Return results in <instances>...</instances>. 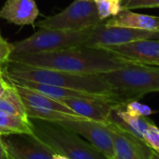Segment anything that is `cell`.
<instances>
[{
	"instance_id": "cell-1",
	"label": "cell",
	"mask_w": 159,
	"mask_h": 159,
	"mask_svg": "<svg viewBox=\"0 0 159 159\" xmlns=\"http://www.w3.org/2000/svg\"><path fill=\"white\" fill-rule=\"evenodd\" d=\"M9 62L80 74H102L135 64L104 48L84 45L53 52L12 53Z\"/></svg>"
},
{
	"instance_id": "cell-2",
	"label": "cell",
	"mask_w": 159,
	"mask_h": 159,
	"mask_svg": "<svg viewBox=\"0 0 159 159\" xmlns=\"http://www.w3.org/2000/svg\"><path fill=\"white\" fill-rule=\"evenodd\" d=\"M11 65L5 70V76L9 79L23 80L46 84L70 88L93 95L108 98L114 105L111 88L101 74H80L54 69L34 67L9 62ZM116 107V105H115Z\"/></svg>"
},
{
	"instance_id": "cell-3",
	"label": "cell",
	"mask_w": 159,
	"mask_h": 159,
	"mask_svg": "<svg viewBox=\"0 0 159 159\" xmlns=\"http://www.w3.org/2000/svg\"><path fill=\"white\" fill-rule=\"evenodd\" d=\"M111 88L116 106L159 92V66L131 64L101 74Z\"/></svg>"
},
{
	"instance_id": "cell-4",
	"label": "cell",
	"mask_w": 159,
	"mask_h": 159,
	"mask_svg": "<svg viewBox=\"0 0 159 159\" xmlns=\"http://www.w3.org/2000/svg\"><path fill=\"white\" fill-rule=\"evenodd\" d=\"M30 119V118H29ZM32 135L42 144L68 159H107L91 143L57 123L30 119Z\"/></svg>"
},
{
	"instance_id": "cell-5",
	"label": "cell",
	"mask_w": 159,
	"mask_h": 159,
	"mask_svg": "<svg viewBox=\"0 0 159 159\" xmlns=\"http://www.w3.org/2000/svg\"><path fill=\"white\" fill-rule=\"evenodd\" d=\"M92 28L83 31L42 29L25 39L11 43L13 49L12 53L53 52L66 48L85 45Z\"/></svg>"
},
{
	"instance_id": "cell-6",
	"label": "cell",
	"mask_w": 159,
	"mask_h": 159,
	"mask_svg": "<svg viewBox=\"0 0 159 159\" xmlns=\"http://www.w3.org/2000/svg\"><path fill=\"white\" fill-rule=\"evenodd\" d=\"M101 23L95 1L75 0L63 11L39 21L38 26L41 29L83 31Z\"/></svg>"
},
{
	"instance_id": "cell-7",
	"label": "cell",
	"mask_w": 159,
	"mask_h": 159,
	"mask_svg": "<svg viewBox=\"0 0 159 159\" xmlns=\"http://www.w3.org/2000/svg\"><path fill=\"white\" fill-rule=\"evenodd\" d=\"M145 39H158L159 30L152 31L120 26H108L104 23H101L91 29L89 39L84 46L104 48Z\"/></svg>"
},
{
	"instance_id": "cell-8",
	"label": "cell",
	"mask_w": 159,
	"mask_h": 159,
	"mask_svg": "<svg viewBox=\"0 0 159 159\" xmlns=\"http://www.w3.org/2000/svg\"><path fill=\"white\" fill-rule=\"evenodd\" d=\"M57 124L87 139L107 159H114L113 141L108 123L84 119L58 122Z\"/></svg>"
},
{
	"instance_id": "cell-9",
	"label": "cell",
	"mask_w": 159,
	"mask_h": 159,
	"mask_svg": "<svg viewBox=\"0 0 159 159\" xmlns=\"http://www.w3.org/2000/svg\"><path fill=\"white\" fill-rule=\"evenodd\" d=\"M8 159H52L54 152L33 135L0 136Z\"/></svg>"
},
{
	"instance_id": "cell-10",
	"label": "cell",
	"mask_w": 159,
	"mask_h": 159,
	"mask_svg": "<svg viewBox=\"0 0 159 159\" xmlns=\"http://www.w3.org/2000/svg\"><path fill=\"white\" fill-rule=\"evenodd\" d=\"M104 49L135 64L159 66V39H138Z\"/></svg>"
},
{
	"instance_id": "cell-11",
	"label": "cell",
	"mask_w": 159,
	"mask_h": 159,
	"mask_svg": "<svg viewBox=\"0 0 159 159\" xmlns=\"http://www.w3.org/2000/svg\"><path fill=\"white\" fill-rule=\"evenodd\" d=\"M114 148V159H151L152 150L146 142L116 125L108 123Z\"/></svg>"
},
{
	"instance_id": "cell-12",
	"label": "cell",
	"mask_w": 159,
	"mask_h": 159,
	"mask_svg": "<svg viewBox=\"0 0 159 159\" xmlns=\"http://www.w3.org/2000/svg\"><path fill=\"white\" fill-rule=\"evenodd\" d=\"M76 114L87 120L107 123L111 111L115 105L107 98H65L59 100Z\"/></svg>"
},
{
	"instance_id": "cell-13",
	"label": "cell",
	"mask_w": 159,
	"mask_h": 159,
	"mask_svg": "<svg viewBox=\"0 0 159 159\" xmlns=\"http://www.w3.org/2000/svg\"><path fill=\"white\" fill-rule=\"evenodd\" d=\"M39 14L35 0H7L0 10V18L17 25H30Z\"/></svg>"
},
{
	"instance_id": "cell-14",
	"label": "cell",
	"mask_w": 159,
	"mask_h": 159,
	"mask_svg": "<svg viewBox=\"0 0 159 159\" xmlns=\"http://www.w3.org/2000/svg\"><path fill=\"white\" fill-rule=\"evenodd\" d=\"M105 25L108 26L156 31L159 30V17L133 12L132 10L122 9L117 15L111 17Z\"/></svg>"
},
{
	"instance_id": "cell-15",
	"label": "cell",
	"mask_w": 159,
	"mask_h": 159,
	"mask_svg": "<svg viewBox=\"0 0 159 159\" xmlns=\"http://www.w3.org/2000/svg\"><path fill=\"white\" fill-rule=\"evenodd\" d=\"M32 135V123L28 117L0 111V136Z\"/></svg>"
},
{
	"instance_id": "cell-16",
	"label": "cell",
	"mask_w": 159,
	"mask_h": 159,
	"mask_svg": "<svg viewBox=\"0 0 159 159\" xmlns=\"http://www.w3.org/2000/svg\"><path fill=\"white\" fill-rule=\"evenodd\" d=\"M0 111L28 117L24 102L11 83L5 88L3 95L0 98Z\"/></svg>"
},
{
	"instance_id": "cell-17",
	"label": "cell",
	"mask_w": 159,
	"mask_h": 159,
	"mask_svg": "<svg viewBox=\"0 0 159 159\" xmlns=\"http://www.w3.org/2000/svg\"><path fill=\"white\" fill-rule=\"evenodd\" d=\"M96 6L101 21L117 15L122 11V0H97Z\"/></svg>"
},
{
	"instance_id": "cell-18",
	"label": "cell",
	"mask_w": 159,
	"mask_h": 159,
	"mask_svg": "<svg viewBox=\"0 0 159 159\" xmlns=\"http://www.w3.org/2000/svg\"><path fill=\"white\" fill-rule=\"evenodd\" d=\"M142 139L154 152L159 153V127L151 123L143 133Z\"/></svg>"
},
{
	"instance_id": "cell-19",
	"label": "cell",
	"mask_w": 159,
	"mask_h": 159,
	"mask_svg": "<svg viewBox=\"0 0 159 159\" xmlns=\"http://www.w3.org/2000/svg\"><path fill=\"white\" fill-rule=\"evenodd\" d=\"M124 110L130 113L131 115L135 116H142V117H148L149 115L153 113V111L147 105L142 104L139 102L138 100H133L125 105L123 106Z\"/></svg>"
},
{
	"instance_id": "cell-20",
	"label": "cell",
	"mask_w": 159,
	"mask_h": 159,
	"mask_svg": "<svg viewBox=\"0 0 159 159\" xmlns=\"http://www.w3.org/2000/svg\"><path fill=\"white\" fill-rule=\"evenodd\" d=\"M122 8L126 10L159 8V0H125Z\"/></svg>"
},
{
	"instance_id": "cell-21",
	"label": "cell",
	"mask_w": 159,
	"mask_h": 159,
	"mask_svg": "<svg viewBox=\"0 0 159 159\" xmlns=\"http://www.w3.org/2000/svg\"><path fill=\"white\" fill-rule=\"evenodd\" d=\"M12 52V44L5 40L2 36L0 37V67H2L3 65L7 64L10 61Z\"/></svg>"
},
{
	"instance_id": "cell-22",
	"label": "cell",
	"mask_w": 159,
	"mask_h": 159,
	"mask_svg": "<svg viewBox=\"0 0 159 159\" xmlns=\"http://www.w3.org/2000/svg\"><path fill=\"white\" fill-rule=\"evenodd\" d=\"M10 84V82L5 79V74L3 73L2 67H0V88H5Z\"/></svg>"
},
{
	"instance_id": "cell-23",
	"label": "cell",
	"mask_w": 159,
	"mask_h": 159,
	"mask_svg": "<svg viewBox=\"0 0 159 159\" xmlns=\"http://www.w3.org/2000/svg\"><path fill=\"white\" fill-rule=\"evenodd\" d=\"M0 159H8L5 150H4V147L1 143V140H0Z\"/></svg>"
},
{
	"instance_id": "cell-24",
	"label": "cell",
	"mask_w": 159,
	"mask_h": 159,
	"mask_svg": "<svg viewBox=\"0 0 159 159\" xmlns=\"http://www.w3.org/2000/svg\"><path fill=\"white\" fill-rule=\"evenodd\" d=\"M52 159H68V158L64 156V155H61V154H58V153H54L52 156Z\"/></svg>"
},
{
	"instance_id": "cell-25",
	"label": "cell",
	"mask_w": 159,
	"mask_h": 159,
	"mask_svg": "<svg viewBox=\"0 0 159 159\" xmlns=\"http://www.w3.org/2000/svg\"><path fill=\"white\" fill-rule=\"evenodd\" d=\"M151 159H159V153H158V152H154V151H152V157H151Z\"/></svg>"
},
{
	"instance_id": "cell-26",
	"label": "cell",
	"mask_w": 159,
	"mask_h": 159,
	"mask_svg": "<svg viewBox=\"0 0 159 159\" xmlns=\"http://www.w3.org/2000/svg\"><path fill=\"white\" fill-rule=\"evenodd\" d=\"M6 88V87H5ZM5 88H0V98H1V96L3 95V93H4V90H5Z\"/></svg>"
},
{
	"instance_id": "cell-27",
	"label": "cell",
	"mask_w": 159,
	"mask_h": 159,
	"mask_svg": "<svg viewBox=\"0 0 159 159\" xmlns=\"http://www.w3.org/2000/svg\"><path fill=\"white\" fill-rule=\"evenodd\" d=\"M91 1H97V0H91Z\"/></svg>"
},
{
	"instance_id": "cell-28",
	"label": "cell",
	"mask_w": 159,
	"mask_h": 159,
	"mask_svg": "<svg viewBox=\"0 0 159 159\" xmlns=\"http://www.w3.org/2000/svg\"><path fill=\"white\" fill-rule=\"evenodd\" d=\"M0 37H1V33H0Z\"/></svg>"
}]
</instances>
